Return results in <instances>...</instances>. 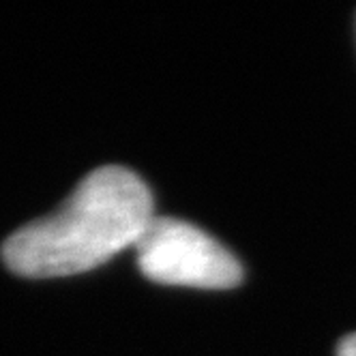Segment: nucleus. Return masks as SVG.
<instances>
[{
    "mask_svg": "<svg viewBox=\"0 0 356 356\" xmlns=\"http://www.w3.org/2000/svg\"><path fill=\"white\" fill-rule=\"evenodd\" d=\"M337 356H356V333H350L339 341Z\"/></svg>",
    "mask_w": 356,
    "mask_h": 356,
    "instance_id": "7ed1b4c3",
    "label": "nucleus"
},
{
    "mask_svg": "<svg viewBox=\"0 0 356 356\" xmlns=\"http://www.w3.org/2000/svg\"><path fill=\"white\" fill-rule=\"evenodd\" d=\"M152 217L155 202L142 178L129 168L104 165L86 174L56 213L13 232L3 260L31 279L80 275L136 247Z\"/></svg>",
    "mask_w": 356,
    "mask_h": 356,
    "instance_id": "f257e3e1",
    "label": "nucleus"
},
{
    "mask_svg": "<svg viewBox=\"0 0 356 356\" xmlns=\"http://www.w3.org/2000/svg\"><path fill=\"white\" fill-rule=\"evenodd\" d=\"M136 251L142 275L163 286L230 290L243 282V266L234 253L183 219L155 215Z\"/></svg>",
    "mask_w": 356,
    "mask_h": 356,
    "instance_id": "f03ea898",
    "label": "nucleus"
}]
</instances>
